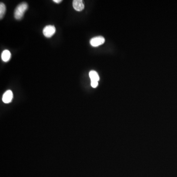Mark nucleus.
<instances>
[{"mask_svg":"<svg viewBox=\"0 0 177 177\" xmlns=\"http://www.w3.org/2000/svg\"><path fill=\"white\" fill-rule=\"evenodd\" d=\"M13 98V93L12 91L7 90L3 95L2 101L5 104H9L12 101Z\"/></svg>","mask_w":177,"mask_h":177,"instance_id":"39448f33","label":"nucleus"},{"mask_svg":"<svg viewBox=\"0 0 177 177\" xmlns=\"http://www.w3.org/2000/svg\"><path fill=\"white\" fill-rule=\"evenodd\" d=\"M74 9L77 12H81L83 10L85 6L82 0H74L72 2Z\"/></svg>","mask_w":177,"mask_h":177,"instance_id":"20e7f679","label":"nucleus"},{"mask_svg":"<svg viewBox=\"0 0 177 177\" xmlns=\"http://www.w3.org/2000/svg\"><path fill=\"white\" fill-rule=\"evenodd\" d=\"M54 1V2H55V3H58H58H61V2H62V0H54V1Z\"/></svg>","mask_w":177,"mask_h":177,"instance_id":"9d476101","label":"nucleus"},{"mask_svg":"<svg viewBox=\"0 0 177 177\" xmlns=\"http://www.w3.org/2000/svg\"><path fill=\"white\" fill-rule=\"evenodd\" d=\"M56 32V28L54 26L47 25L43 30V34L46 37H51Z\"/></svg>","mask_w":177,"mask_h":177,"instance_id":"f03ea898","label":"nucleus"},{"mask_svg":"<svg viewBox=\"0 0 177 177\" xmlns=\"http://www.w3.org/2000/svg\"><path fill=\"white\" fill-rule=\"evenodd\" d=\"M90 78L91 81H98L99 80V75L97 72L95 71H91L89 72Z\"/></svg>","mask_w":177,"mask_h":177,"instance_id":"0eeeda50","label":"nucleus"},{"mask_svg":"<svg viewBox=\"0 0 177 177\" xmlns=\"http://www.w3.org/2000/svg\"><path fill=\"white\" fill-rule=\"evenodd\" d=\"M1 59L4 62H7L11 58V53L8 50H5L1 53Z\"/></svg>","mask_w":177,"mask_h":177,"instance_id":"423d86ee","label":"nucleus"},{"mask_svg":"<svg viewBox=\"0 0 177 177\" xmlns=\"http://www.w3.org/2000/svg\"><path fill=\"white\" fill-rule=\"evenodd\" d=\"M105 42V38L104 37H94L90 40V44L93 47H97L104 44Z\"/></svg>","mask_w":177,"mask_h":177,"instance_id":"7ed1b4c3","label":"nucleus"},{"mask_svg":"<svg viewBox=\"0 0 177 177\" xmlns=\"http://www.w3.org/2000/svg\"><path fill=\"white\" fill-rule=\"evenodd\" d=\"M98 81H91V86L93 88H96L98 86Z\"/></svg>","mask_w":177,"mask_h":177,"instance_id":"1a4fd4ad","label":"nucleus"},{"mask_svg":"<svg viewBox=\"0 0 177 177\" xmlns=\"http://www.w3.org/2000/svg\"><path fill=\"white\" fill-rule=\"evenodd\" d=\"M28 6L27 3L23 2L17 6L14 11V17L17 20H20L22 18L24 13L27 10Z\"/></svg>","mask_w":177,"mask_h":177,"instance_id":"f257e3e1","label":"nucleus"},{"mask_svg":"<svg viewBox=\"0 0 177 177\" xmlns=\"http://www.w3.org/2000/svg\"><path fill=\"white\" fill-rule=\"evenodd\" d=\"M6 12V7L5 4L3 3H0V18H3Z\"/></svg>","mask_w":177,"mask_h":177,"instance_id":"6e6552de","label":"nucleus"}]
</instances>
